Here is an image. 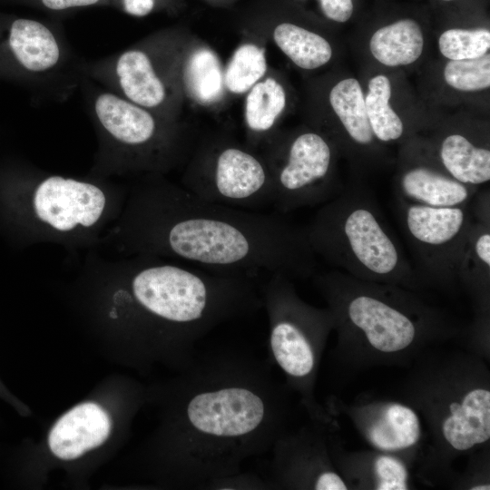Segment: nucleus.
I'll return each mask as SVG.
<instances>
[{
  "label": "nucleus",
  "mask_w": 490,
  "mask_h": 490,
  "mask_svg": "<svg viewBox=\"0 0 490 490\" xmlns=\"http://www.w3.org/2000/svg\"><path fill=\"white\" fill-rule=\"evenodd\" d=\"M444 1H450V0H444Z\"/></svg>",
  "instance_id": "72a5a7b5"
},
{
  "label": "nucleus",
  "mask_w": 490,
  "mask_h": 490,
  "mask_svg": "<svg viewBox=\"0 0 490 490\" xmlns=\"http://www.w3.org/2000/svg\"><path fill=\"white\" fill-rule=\"evenodd\" d=\"M391 84L382 74L376 75L368 83L365 105L374 136L380 142L398 140L404 132L399 116L389 105Z\"/></svg>",
  "instance_id": "393cba45"
},
{
  "label": "nucleus",
  "mask_w": 490,
  "mask_h": 490,
  "mask_svg": "<svg viewBox=\"0 0 490 490\" xmlns=\"http://www.w3.org/2000/svg\"><path fill=\"white\" fill-rule=\"evenodd\" d=\"M329 423L310 421L288 430L271 451L270 489L347 490L348 485L331 460L328 445Z\"/></svg>",
  "instance_id": "9d476101"
},
{
  "label": "nucleus",
  "mask_w": 490,
  "mask_h": 490,
  "mask_svg": "<svg viewBox=\"0 0 490 490\" xmlns=\"http://www.w3.org/2000/svg\"><path fill=\"white\" fill-rule=\"evenodd\" d=\"M266 70L264 50L254 44H242L229 62L224 84L233 93H243L259 82Z\"/></svg>",
  "instance_id": "bb28decb"
},
{
  "label": "nucleus",
  "mask_w": 490,
  "mask_h": 490,
  "mask_svg": "<svg viewBox=\"0 0 490 490\" xmlns=\"http://www.w3.org/2000/svg\"><path fill=\"white\" fill-rule=\"evenodd\" d=\"M111 420L97 404H80L65 413L53 426L48 444L54 456L72 460L101 446L109 436Z\"/></svg>",
  "instance_id": "a211bd4d"
},
{
  "label": "nucleus",
  "mask_w": 490,
  "mask_h": 490,
  "mask_svg": "<svg viewBox=\"0 0 490 490\" xmlns=\"http://www.w3.org/2000/svg\"><path fill=\"white\" fill-rule=\"evenodd\" d=\"M435 348L412 362L403 394L428 425L433 459L444 469L458 455L489 442L490 383L478 357Z\"/></svg>",
  "instance_id": "20e7f679"
},
{
  "label": "nucleus",
  "mask_w": 490,
  "mask_h": 490,
  "mask_svg": "<svg viewBox=\"0 0 490 490\" xmlns=\"http://www.w3.org/2000/svg\"><path fill=\"white\" fill-rule=\"evenodd\" d=\"M205 157L187 173L184 189L205 201L234 208L251 211L272 206L270 169L254 154L230 145Z\"/></svg>",
  "instance_id": "6e6552de"
},
{
  "label": "nucleus",
  "mask_w": 490,
  "mask_h": 490,
  "mask_svg": "<svg viewBox=\"0 0 490 490\" xmlns=\"http://www.w3.org/2000/svg\"><path fill=\"white\" fill-rule=\"evenodd\" d=\"M345 412L375 450L404 457L414 455L421 444L419 413L406 401L360 399L346 407Z\"/></svg>",
  "instance_id": "9b49d317"
},
{
  "label": "nucleus",
  "mask_w": 490,
  "mask_h": 490,
  "mask_svg": "<svg viewBox=\"0 0 490 490\" xmlns=\"http://www.w3.org/2000/svg\"><path fill=\"white\" fill-rule=\"evenodd\" d=\"M273 38L279 48L303 69L320 67L332 56V48L325 38L293 24H279Z\"/></svg>",
  "instance_id": "5701e85b"
},
{
  "label": "nucleus",
  "mask_w": 490,
  "mask_h": 490,
  "mask_svg": "<svg viewBox=\"0 0 490 490\" xmlns=\"http://www.w3.org/2000/svg\"><path fill=\"white\" fill-rule=\"evenodd\" d=\"M324 15L330 20L344 23L353 13L352 0H319Z\"/></svg>",
  "instance_id": "7c9ffc66"
},
{
  "label": "nucleus",
  "mask_w": 490,
  "mask_h": 490,
  "mask_svg": "<svg viewBox=\"0 0 490 490\" xmlns=\"http://www.w3.org/2000/svg\"><path fill=\"white\" fill-rule=\"evenodd\" d=\"M404 235L426 284L456 289L457 265L474 221L470 203L431 207L397 199Z\"/></svg>",
  "instance_id": "0eeeda50"
},
{
  "label": "nucleus",
  "mask_w": 490,
  "mask_h": 490,
  "mask_svg": "<svg viewBox=\"0 0 490 490\" xmlns=\"http://www.w3.org/2000/svg\"><path fill=\"white\" fill-rule=\"evenodd\" d=\"M135 241L201 269L257 279L316 273L317 256L304 228L282 217L205 201L186 189L156 186L137 204Z\"/></svg>",
  "instance_id": "f03ea898"
},
{
  "label": "nucleus",
  "mask_w": 490,
  "mask_h": 490,
  "mask_svg": "<svg viewBox=\"0 0 490 490\" xmlns=\"http://www.w3.org/2000/svg\"><path fill=\"white\" fill-rule=\"evenodd\" d=\"M316 256L360 279L420 293L426 284L407 260L373 194L363 186L341 191L304 228Z\"/></svg>",
  "instance_id": "39448f33"
},
{
  "label": "nucleus",
  "mask_w": 490,
  "mask_h": 490,
  "mask_svg": "<svg viewBox=\"0 0 490 490\" xmlns=\"http://www.w3.org/2000/svg\"><path fill=\"white\" fill-rule=\"evenodd\" d=\"M87 72L108 90L146 109L159 108L167 101V84L152 54L142 48L109 56L88 66Z\"/></svg>",
  "instance_id": "ddd939ff"
},
{
  "label": "nucleus",
  "mask_w": 490,
  "mask_h": 490,
  "mask_svg": "<svg viewBox=\"0 0 490 490\" xmlns=\"http://www.w3.org/2000/svg\"><path fill=\"white\" fill-rule=\"evenodd\" d=\"M338 342L333 356L354 365L412 363L436 344L460 335V328L419 293L368 281L339 270L315 273Z\"/></svg>",
  "instance_id": "7ed1b4c3"
},
{
  "label": "nucleus",
  "mask_w": 490,
  "mask_h": 490,
  "mask_svg": "<svg viewBox=\"0 0 490 490\" xmlns=\"http://www.w3.org/2000/svg\"><path fill=\"white\" fill-rule=\"evenodd\" d=\"M329 102L350 140L362 147L371 145L375 136L359 83L354 78L338 82L330 91Z\"/></svg>",
  "instance_id": "4be33fe9"
},
{
  "label": "nucleus",
  "mask_w": 490,
  "mask_h": 490,
  "mask_svg": "<svg viewBox=\"0 0 490 490\" xmlns=\"http://www.w3.org/2000/svg\"><path fill=\"white\" fill-rule=\"evenodd\" d=\"M439 160L444 170L461 183L477 188L490 180V151L460 133L446 135L440 142Z\"/></svg>",
  "instance_id": "aec40b11"
},
{
  "label": "nucleus",
  "mask_w": 490,
  "mask_h": 490,
  "mask_svg": "<svg viewBox=\"0 0 490 490\" xmlns=\"http://www.w3.org/2000/svg\"><path fill=\"white\" fill-rule=\"evenodd\" d=\"M259 290L268 316L272 361L284 373L287 387L299 396L310 421L329 422L315 397L321 358L334 329L329 309L303 300L292 279L281 274L269 275Z\"/></svg>",
  "instance_id": "423d86ee"
},
{
  "label": "nucleus",
  "mask_w": 490,
  "mask_h": 490,
  "mask_svg": "<svg viewBox=\"0 0 490 490\" xmlns=\"http://www.w3.org/2000/svg\"><path fill=\"white\" fill-rule=\"evenodd\" d=\"M423 45L422 30L412 19H402L381 27L369 42L373 56L387 66L414 63L421 55Z\"/></svg>",
  "instance_id": "412c9836"
},
{
  "label": "nucleus",
  "mask_w": 490,
  "mask_h": 490,
  "mask_svg": "<svg viewBox=\"0 0 490 490\" xmlns=\"http://www.w3.org/2000/svg\"><path fill=\"white\" fill-rule=\"evenodd\" d=\"M125 13L134 16H145L154 8V0H121Z\"/></svg>",
  "instance_id": "2f4dec72"
},
{
  "label": "nucleus",
  "mask_w": 490,
  "mask_h": 490,
  "mask_svg": "<svg viewBox=\"0 0 490 490\" xmlns=\"http://www.w3.org/2000/svg\"><path fill=\"white\" fill-rule=\"evenodd\" d=\"M0 51L21 74L42 78L62 67L64 49L46 24L28 18L14 20L0 39Z\"/></svg>",
  "instance_id": "2eb2a0df"
},
{
  "label": "nucleus",
  "mask_w": 490,
  "mask_h": 490,
  "mask_svg": "<svg viewBox=\"0 0 490 490\" xmlns=\"http://www.w3.org/2000/svg\"><path fill=\"white\" fill-rule=\"evenodd\" d=\"M206 489L216 490H266L270 489L268 481L249 472H239L211 482Z\"/></svg>",
  "instance_id": "c756f323"
},
{
  "label": "nucleus",
  "mask_w": 490,
  "mask_h": 490,
  "mask_svg": "<svg viewBox=\"0 0 490 490\" xmlns=\"http://www.w3.org/2000/svg\"><path fill=\"white\" fill-rule=\"evenodd\" d=\"M183 79L189 93L201 103L219 99L224 77L217 55L208 48L196 49L187 58Z\"/></svg>",
  "instance_id": "b1692460"
},
{
  "label": "nucleus",
  "mask_w": 490,
  "mask_h": 490,
  "mask_svg": "<svg viewBox=\"0 0 490 490\" xmlns=\"http://www.w3.org/2000/svg\"><path fill=\"white\" fill-rule=\"evenodd\" d=\"M270 170L273 184L272 207L279 213L322 205L341 191L333 177V152L320 134L302 132L293 138Z\"/></svg>",
  "instance_id": "1a4fd4ad"
},
{
  "label": "nucleus",
  "mask_w": 490,
  "mask_h": 490,
  "mask_svg": "<svg viewBox=\"0 0 490 490\" xmlns=\"http://www.w3.org/2000/svg\"><path fill=\"white\" fill-rule=\"evenodd\" d=\"M477 188L459 182L430 164L406 166L397 178L396 199L431 207L467 205Z\"/></svg>",
  "instance_id": "f3484780"
},
{
  "label": "nucleus",
  "mask_w": 490,
  "mask_h": 490,
  "mask_svg": "<svg viewBox=\"0 0 490 490\" xmlns=\"http://www.w3.org/2000/svg\"><path fill=\"white\" fill-rule=\"evenodd\" d=\"M286 104L283 87L273 78L258 82L246 98L245 119L253 132H265L272 128Z\"/></svg>",
  "instance_id": "a878e982"
},
{
  "label": "nucleus",
  "mask_w": 490,
  "mask_h": 490,
  "mask_svg": "<svg viewBox=\"0 0 490 490\" xmlns=\"http://www.w3.org/2000/svg\"><path fill=\"white\" fill-rule=\"evenodd\" d=\"M103 191L96 185L61 176H50L34 191V210L42 222L59 231L91 227L105 207Z\"/></svg>",
  "instance_id": "f8f14e48"
},
{
  "label": "nucleus",
  "mask_w": 490,
  "mask_h": 490,
  "mask_svg": "<svg viewBox=\"0 0 490 490\" xmlns=\"http://www.w3.org/2000/svg\"><path fill=\"white\" fill-rule=\"evenodd\" d=\"M171 411L170 466L179 485L206 489L271 450L291 417L289 393L268 361L235 348L197 353Z\"/></svg>",
  "instance_id": "f257e3e1"
},
{
  "label": "nucleus",
  "mask_w": 490,
  "mask_h": 490,
  "mask_svg": "<svg viewBox=\"0 0 490 490\" xmlns=\"http://www.w3.org/2000/svg\"><path fill=\"white\" fill-rule=\"evenodd\" d=\"M456 279L473 299L475 320H489L490 222L474 219L457 265Z\"/></svg>",
  "instance_id": "6ab92c4d"
},
{
  "label": "nucleus",
  "mask_w": 490,
  "mask_h": 490,
  "mask_svg": "<svg viewBox=\"0 0 490 490\" xmlns=\"http://www.w3.org/2000/svg\"><path fill=\"white\" fill-rule=\"evenodd\" d=\"M441 54L450 60H463L481 56L490 47V32L485 28L449 29L438 40Z\"/></svg>",
  "instance_id": "cd10ccee"
},
{
  "label": "nucleus",
  "mask_w": 490,
  "mask_h": 490,
  "mask_svg": "<svg viewBox=\"0 0 490 490\" xmlns=\"http://www.w3.org/2000/svg\"><path fill=\"white\" fill-rule=\"evenodd\" d=\"M92 114L105 135L132 152H148L159 141V125L149 109L106 89L94 93Z\"/></svg>",
  "instance_id": "4468645a"
},
{
  "label": "nucleus",
  "mask_w": 490,
  "mask_h": 490,
  "mask_svg": "<svg viewBox=\"0 0 490 490\" xmlns=\"http://www.w3.org/2000/svg\"><path fill=\"white\" fill-rule=\"evenodd\" d=\"M328 445L334 466L348 487L374 490L411 488L409 467L404 457L375 449L347 453L334 439L329 429Z\"/></svg>",
  "instance_id": "dca6fc26"
},
{
  "label": "nucleus",
  "mask_w": 490,
  "mask_h": 490,
  "mask_svg": "<svg viewBox=\"0 0 490 490\" xmlns=\"http://www.w3.org/2000/svg\"><path fill=\"white\" fill-rule=\"evenodd\" d=\"M100 0H41V3L44 7L55 11L90 6L98 4Z\"/></svg>",
  "instance_id": "473e14b6"
},
{
  "label": "nucleus",
  "mask_w": 490,
  "mask_h": 490,
  "mask_svg": "<svg viewBox=\"0 0 490 490\" xmlns=\"http://www.w3.org/2000/svg\"><path fill=\"white\" fill-rule=\"evenodd\" d=\"M446 83L460 91H478L490 86V54L450 60L444 69Z\"/></svg>",
  "instance_id": "c85d7f7f"
}]
</instances>
